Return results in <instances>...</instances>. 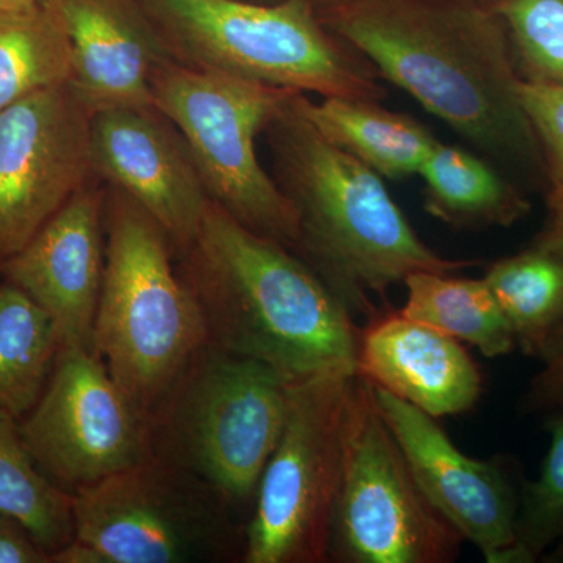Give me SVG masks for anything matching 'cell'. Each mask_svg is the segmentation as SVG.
<instances>
[{
  "mask_svg": "<svg viewBox=\"0 0 563 563\" xmlns=\"http://www.w3.org/2000/svg\"><path fill=\"white\" fill-rule=\"evenodd\" d=\"M62 350L57 328L31 296L0 280V412L22 420L38 402Z\"/></svg>",
  "mask_w": 563,
  "mask_h": 563,
  "instance_id": "7402d4cb",
  "label": "cell"
},
{
  "mask_svg": "<svg viewBox=\"0 0 563 563\" xmlns=\"http://www.w3.org/2000/svg\"><path fill=\"white\" fill-rule=\"evenodd\" d=\"M0 563H51V554L20 521L0 515Z\"/></svg>",
  "mask_w": 563,
  "mask_h": 563,
  "instance_id": "f1b7e54d",
  "label": "cell"
},
{
  "mask_svg": "<svg viewBox=\"0 0 563 563\" xmlns=\"http://www.w3.org/2000/svg\"><path fill=\"white\" fill-rule=\"evenodd\" d=\"M252 2H274V0H252Z\"/></svg>",
  "mask_w": 563,
  "mask_h": 563,
  "instance_id": "e575fe53",
  "label": "cell"
},
{
  "mask_svg": "<svg viewBox=\"0 0 563 563\" xmlns=\"http://www.w3.org/2000/svg\"><path fill=\"white\" fill-rule=\"evenodd\" d=\"M463 542L462 533L422 492L380 413L374 385L352 374L331 562L451 563Z\"/></svg>",
  "mask_w": 563,
  "mask_h": 563,
  "instance_id": "ba28073f",
  "label": "cell"
},
{
  "mask_svg": "<svg viewBox=\"0 0 563 563\" xmlns=\"http://www.w3.org/2000/svg\"><path fill=\"white\" fill-rule=\"evenodd\" d=\"M92 114L70 81L0 111V266L95 177Z\"/></svg>",
  "mask_w": 563,
  "mask_h": 563,
  "instance_id": "7c38bea8",
  "label": "cell"
},
{
  "mask_svg": "<svg viewBox=\"0 0 563 563\" xmlns=\"http://www.w3.org/2000/svg\"><path fill=\"white\" fill-rule=\"evenodd\" d=\"M374 395L433 507L481 551L485 562L518 563L515 529L523 483L518 484L514 462L470 457L437 418L376 385Z\"/></svg>",
  "mask_w": 563,
  "mask_h": 563,
  "instance_id": "4fadbf2b",
  "label": "cell"
},
{
  "mask_svg": "<svg viewBox=\"0 0 563 563\" xmlns=\"http://www.w3.org/2000/svg\"><path fill=\"white\" fill-rule=\"evenodd\" d=\"M95 352L146 421L209 344L172 240L131 196L107 190Z\"/></svg>",
  "mask_w": 563,
  "mask_h": 563,
  "instance_id": "277c9868",
  "label": "cell"
},
{
  "mask_svg": "<svg viewBox=\"0 0 563 563\" xmlns=\"http://www.w3.org/2000/svg\"><path fill=\"white\" fill-rule=\"evenodd\" d=\"M540 236L563 252V221L551 222L550 228Z\"/></svg>",
  "mask_w": 563,
  "mask_h": 563,
  "instance_id": "f546056e",
  "label": "cell"
},
{
  "mask_svg": "<svg viewBox=\"0 0 563 563\" xmlns=\"http://www.w3.org/2000/svg\"><path fill=\"white\" fill-rule=\"evenodd\" d=\"M288 385L266 363L207 344L147 420L152 455L251 509L284 429Z\"/></svg>",
  "mask_w": 563,
  "mask_h": 563,
  "instance_id": "8992f818",
  "label": "cell"
},
{
  "mask_svg": "<svg viewBox=\"0 0 563 563\" xmlns=\"http://www.w3.org/2000/svg\"><path fill=\"white\" fill-rule=\"evenodd\" d=\"M484 280L512 325L517 346L542 357L563 324V252L539 236L529 250L493 263Z\"/></svg>",
  "mask_w": 563,
  "mask_h": 563,
  "instance_id": "44dd1931",
  "label": "cell"
},
{
  "mask_svg": "<svg viewBox=\"0 0 563 563\" xmlns=\"http://www.w3.org/2000/svg\"><path fill=\"white\" fill-rule=\"evenodd\" d=\"M73 54L70 85L92 111L155 107L152 70L168 58L139 0H41Z\"/></svg>",
  "mask_w": 563,
  "mask_h": 563,
  "instance_id": "e0dca14e",
  "label": "cell"
},
{
  "mask_svg": "<svg viewBox=\"0 0 563 563\" xmlns=\"http://www.w3.org/2000/svg\"><path fill=\"white\" fill-rule=\"evenodd\" d=\"M355 373L431 417L472 410L483 373L462 342L385 303L358 329Z\"/></svg>",
  "mask_w": 563,
  "mask_h": 563,
  "instance_id": "2e32d148",
  "label": "cell"
},
{
  "mask_svg": "<svg viewBox=\"0 0 563 563\" xmlns=\"http://www.w3.org/2000/svg\"><path fill=\"white\" fill-rule=\"evenodd\" d=\"M273 179L298 214L295 254L352 314L372 317L413 273L451 274L477 265L431 250L391 198L383 177L331 143L291 95L266 125Z\"/></svg>",
  "mask_w": 563,
  "mask_h": 563,
  "instance_id": "3957f363",
  "label": "cell"
},
{
  "mask_svg": "<svg viewBox=\"0 0 563 563\" xmlns=\"http://www.w3.org/2000/svg\"><path fill=\"white\" fill-rule=\"evenodd\" d=\"M404 285L407 299L399 312L410 320L472 344L485 357H501L517 347L512 325L484 277L422 272L407 276Z\"/></svg>",
  "mask_w": 563,
  "mask_h": 563,
  "instance_id": "ffe728a7",
  "label": "cell"
},
{
  "mask_svg": "<svg viewBox=\"0 0 563 563\" xmlns=\"http://www.w3.org/2000/svg\"><path fill=\"white\" fill-rule=\"evenodd\" d=\"M40 2L41 0H0V10L24 9Z\"/></svg>",
  "mask_w": 563,
  "mask_h": 563,
  "instance_id": "4dcf8cb0",
  "label": "cell"
},
{
  "mask_svg": "<svg viewBox=\"0 0 563 563\" xmlns=\"http://www.w3.org/2000/svg\"><path fill=\"white\" fill-rule=\"evenodd\" d=\"M90 161L96 179L131 196L157 221L176 255L190 246L211 198L187 141L162 111H96Z\"/></svg>",
  "mask_w": 563,
  "mask_h": 563,
  "instance_id": "5bb4252c",
  "label": "cell"
},
{
  "mask_svg": "<svg viewBox=\"0 0 563 563\" xmlns=\"http://www.w3.org/2000/svg\"><path fill=\"white\" fill-rule=\"evenodd\" d=\"M548 562H563V540H561L558 550H555L553 554H550Z\"/></svg>",
  "mask_w": 563,
  "mask_h": 563,
  "instance_id": "1f68e13d",
  "label": "cell"
},
{
  "mask_svg": "<svg viewBox=\"0 0 563 563\" xmlns=\"http://www.w3.org/2000/svg\"><path fill=\"white\" fill-rule=\"evenodd\" d=\"M0 515L20 521L49 554L76 537L73 495L41 472L20 420L5 412H0Z\"/></svg>",
  "mask_w": 563,
  "mask_h": 563,
  "instance_id": "cb8c5ba5",
  "label": "cell"
},
{
  "mask_svg": "<svg viewBox=\"0 0 563 563\" xmlns=\"http://www.w3.org/2000/svg\"><path fill=\"white\" fill-rule=\"evenodd\" d=\"M139 3L181 65L321 98H387L372 63L325 29L314 0Z\"/></svg>",
  "mask_w": 563,
  "mask_h": 563,
  "instance_id": "5b68a950",
  "label": "cell"
},
{
  "mask_svg": "<svg viewBox=\"0 0 563 563\" xmlns=\"http://www.w3.org/2000/svg\"><path fill=\"white\" fill-rule=\"evenodd\" d=\"M155 109L181 133L209 196L251 231L295 252L298 214L257 158L255 140L296 91L165 58L152 70Z\"/></svg>",
  "mask_w": 563,
  "mask_h": 563,
  "instance_id": "52a82bcc",
  "label": "cell"
},
{
  "mask_svg": "<svg viewBox=\"0 0 563 563\" xmlns=\"http://www.w3.org/2000/svg\"><path fill=\"white\" fill-rule=\"evenodd\" d=\"M301 106L321 135L379 174L399 180L420 173L437 144L435 136L409 114L363 99L322 98L301 92Z\"/></svg>",
  "mask_w": 563,
  "mask_h": 563,
  "instance_id": "ac0fdd59",
  "label": "cell"
},
{
  "mask_svg": "<svg viewBox=\"0 0 563 563\" xmlns=\"http://www.w3.org/2000/svg\"><path fill=\"white\" fill-rule=\"evenodd\" d=\"M177 266L211 346L266 363L288 383L355 373L352 313L295 252L210 199Z\"/></svg>",
  "mask_w": 563,
  "mask_h": 563,
  "instance_id": "7a4b0ae2",
  "label": "cell"
},
{
  "mask_svg": "<svg viewBox=\"0 0 563 563\" xmlns=\"http://www.w3.org/2000/svg\"><path fill=\"white\" fill-rule=\"evenodd\" d=\"M76 539L106 563L242 561L239 509L201 477L151 455L73 493Z\"/></svg>",
  "mask_w": 563,
  "mask_h": 563,
  "instance_id": "9c48e42d",
  "label": "cell"
},
{
  "mask_svg": "<svg viewBox=\"0 0 563 563\" xmlns=\"http://www.w3.org/2000/svg\"><path fill=\"white\" fill-rule=\"evenodd\" d=\"M529 80L563 87V0H496Z\"/></svg>",
  "mask_w": 563,
  "mask_h": 563,
  "instance_id": "484cf974",
  "label": "cell"
},
{
  "mask_svg": "<svg viewBox=\"0 0 563 563\" xmlns=\"http://www.w3.org/2000/svg\"><path fill=\"white\" fill-rule=\"evenodd\" d=\"M518 95L547 163L551 222L563 221V87L526 79L520 80Z\"/></svg>",
  "mask_w": 563,
  "mask_h": 563,
  "instance_id": "4316f807",
  "label": "cell"
},
{
  "mask_svg": "<svg viewBox=\"0 0 563 563\" xmlns=\"http://www.w3.org/2000/svg\"><path fill=\"white\" fill-rule=\"evenodd\" d=\"M470 2L487 3V2H492V0H470ZM495 2H496V0H495Z\"/></svg>",
  "mask_w": 563,
  "mask_h": 563,
  "instance_id": "836d02e7",
  "label": "cell"
},
{
  "mask_svg": "<svg viewBox=\"0 0 563 563\" xmlns=\"http://www.w3.org/2000/svg\"><path fill=\"white\" fill-rule=\"evenodd\" d=\"M317 9L383 79L477 150L501 162H540L512 43L495 9L470 0H333Z\"/></svg>",
  "mask_w": 563,
  "mask_h": 563,
  "instance_id": "6da1fadb",
  "label": "cell"
},
{
  "mask_svg": "<svg viewBox=\"0 0 563 563\" xmlns=\"http://www.w3.org/2000/svg\"><path fill=\"white\" fill-rule=\"evenodd\" d=\"M322 373L288 385V409L244 529V563L331 562L347 384Z\"/></svg>",
  "mask_w": 563,
  "mask_h": 563,
  "instance_id": "30bf717a",
  "label": "cell"
},
{
  "mask_svg": "<svg viewBox=\"0 0 563 563\" xmlns=\"http://www.w3.org/2000/svg\"><path fill=\"white\" fill-rule=\"evenodd\" d=\"M70 77L69 40L47 7L0 10V111Z\"/></svg>",
  "mask_w": 563,
  "mask_h": 563,
  "instance_id": "603a6c76",
  "label": "cell"
},
{
  "mask_svg": "<svg viewBox=\"0 0 563 563\" xmlns=\"http://www.w3.org/2000/svg\"><path fill=\"white\" fill-rule=\"evenodd\" d=\"M20 428L41 472L70 495L152 455L146 418L96 352L81 347H62Z\"/></svg>",
  "mask_w": 563,
  "mask_h": 563,
  "instance_id": "8fae6325",
  "label": "cell"
},
{
  "mask_svg": "<svg viewBox=\"0 0 563 563\" xmlns=\"http://www.w3.org/2000/svg\"><path fill=\"white\" fill-rule=\"evenodd\" d=\"M107 187L92 177L18 254L0 277L46 310L62 347L95 352L96 313L106 273Z\"/></svg>",
  "mask_w": 563,
  "mask_h": 563,
  "instance_id": "9a60e30c",
  "label": "cell"
},
{
  "mask_svg": "<svg viewBox=\"0 0 563 563\" xmlns=\"http://www.w3.org/2000/svg\"><path fill=\"white\" fill-rule=\"evenodd\" d=\"M333 2V0H314V3H317V7L328 5V3Z\"/></svg>",
  "mask_w": 563,
  "mask_h": 563,
  "instance_id": "d6a6232c",
  "label": "cell"
},
{
  "mask_svg": "<svg viewBox=\"0 0 563 563\" xmlns=\"http://www.w3.org/2000/svg\"><path fill=\"white\" fill-rule=\"evenodd\" d=\"M551 435L539 479L523 483L517 517L518 563L539 561L563 540V409L547 424Z\"/></svg>",
  "mask_w": 563,
  "mask_h": 563,
  "instance_id": "d4e9b609",
  "label": "cell"
},
{
  "mask_svg": "<svg viewBox=\"0 0 563 563\" xmlns=\"http://www.w3.org/2000/svg\"><path fill=\"white\" fill-rule=\"evenodd\" d=\"M418 176L424 184L426 211L453 228H509L531 209L490 163L442 141H437Z\"/></svg>",
  "mask_w": 563,
  "mask_h": 563,
  "instance_id": "d6986e66",
  "label": "cell"
},
{
  "mask_svg": "<svg viewBox=\"0 0 563 563\" xmlns=\"http://www.w3.org/2000/svg\"><path fill=\"white\" fill-rule=\"evenodd\" d=\"M542 369L532 377L521 396L520 410L525 413L555 412L563 409V324L544 347Z\"/></svg>",
  "mask_w": 563,
  "mask_h": 563,
  "instance_id": "83f0119b",
  "label": "cell"
}]
</instances>
